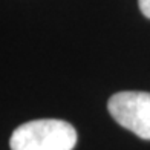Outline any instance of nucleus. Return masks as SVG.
<instances>
[{
    "label": "nucleus",
    "instance_id": "f257e3e1",
    "mask_svg": "<svg viewBox=\"0 0 150 150\" xmlns=\"http://www.w3.org/2000/svg\"><path fill=\"white\" fill-rule=\"evenodd\" d=\"M77 130L63 120H34L18 126L11 135V150H72Z\"/></svg>",
    "mask_w": 150,
    "mask_h": 150
},
{
    "label": "nucleus",
    "instance_id": "f03ea898",
    "mask_svg": "<svg viewBox=\"0 0 150 150\" xmlns=\"http://www.w3.org/2000/svg\"><path fill=\"white\" fill-rule=\"evenodd\" d=\"M112 118L142 139H150V93L118 92L107 103Z\"/></svg>",
    "mask_w": 150,
    "mask_h": 150
},
{
    "label": "nucleus",
    "instance_id": "7ed1b4c3",
    "mask_svg": "<svg viewBox=\"0 0 150 150\" xmlns=\"http://www.w3.org/2000/svg\"><path fill=\"white\" fill-rule=\"evenodd\" d=\"M139 9L147 18H150V0H138Z\"/></svg>",
    "mask_w": 150,
    "mask_h": 150
}]
</instances>
